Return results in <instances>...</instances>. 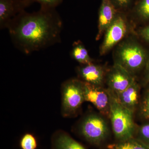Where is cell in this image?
I'll use <instances>...</instances> for the list:
<instances>
[{"label":"cell","mask_w":149,"mask_h":149,"mask_svg":"<svg viewBox=\"0 0 149 149\" xmlns=\"http://www.w3.org/2000/svg\"><path fill=\"white\" fill-rule=\"evenodd\" d=\"M140 89L139 84L135 80L124 91L114 94L121 104L134 113L139 102Z\"/></svg>","instance_id":"12"},{"label":"cell","mask_w":149,"mask_h":149,"mask_svg":"<svg viewBox=\"0 0 149 149\" xmlns=\"http://www.w3.org/2000/svg\"><path fill=\"white\" fill-rule=\"evenodd\" d=\"M141 113L144 118L149 119V89L143 101L141 107Z\"/></svg>","instance_id":"20"},{"label":"cell","mask_w":149,"mask_h":149,"mask_svg":"<svg viewBox=\"0 0 149 149\" xmlns=\"http://www.w3.org/2000/svg\"><path fill=\"white\" fill-rule=\"evenodd\" d=\"M118 12L111 0H102L99 11L98 30L96 40H100L114 20Z\"/></svg>","instance_id":"11"},{"label":"cell","mask_w":149,"mask_h":149,"mask_svg":"<svg viewBox=\"0 0 149 149\" xmlns=\"http://www.w3.org/2000/svg\"><path fill=\"white\" fill-rule=\"evenodd\" d=\"M108 149H149V146L141 140L134 138L109 145Z\"/></svg>","instance_id":"15"},{"label":"cell","mask_w":149,"mask_h":149,"mask_svg":"<svg viewBox=\"0 0 149 149\" xmlns=\"http://www.w3.org/2000/svg\"><path fill=\"white\" fill-rule=\"evenodd\" d=\"M79 133L89 143L98 146L106 139L109 128L103 118L92 113L83 118L79 128Z\"/></svg>","instance_id":"5"},{"label":"cell","mask_w":149,"mask_h":149,"mask_svg":"<svg viewBox=\"0 0 149 149\" xmlns=\"http://www.w3.org/2000/svg\"><path fill=\"white\" fill-rule=\"evenodd\" d=\"M85 101L93 104L102 114L109 116L110 98L108 91L101 86H96L83 82Z\"/></svg>","instance_id":"7"},{"label":"cell","mask_w":149,"mask_h":149,"mask_svg":"<svg viewBox=\"0 0 149 149\" xmlns=\"http://www.w3.org/2000/svg\"><path fill=\"white\" fill-rule=\"evenodd\" d=\"M70 56L81 65L88 64L93 62L87 49L83 43L79 40L74 42L72 45Z\"/></svg>","instance_id":"14"},{"label":"cell","mask_w":149,"mask_h":149,"mask_svg":"<svg viewBox=\"0 0 149 149\" xmlns=\"http://www.w3.org/2000/svg\"><path fill=\"white\" fill-rule=\"evenodd\" d=\"M80 80L96 86H101L104 79L105 72L103 67L93 62L81 65L76 69Z\"/></svg>","instance_id":"10"},{"label":"cell","mask_w":149,"mask_h":149,"mask_svg":"<svg viewBox=\"0 0 149 149\" xmlns=\"http://www.w3.org/2000/svg\"><path fill=\"white\" fill-rule=\"evenodd\" d=\"M128 31L126 13L118 11L112 23L105 32L100 48L101 55L105 54L124 38Z\"/></svg>","instance_id":"6"},{"label":"cell","mask_w":149,"mask_h":149,"mask_svg":"<svg viewBox=\"0 0 149 149\" xmlns=\"http://www.w3.org/2000/svg\"><path fill=\"white\" fill-rule=\"evenodd\" d=\"M110 98L109 117L115 137L118 141L133 138L135 125L133 112L118 101L114 93L108 89Z\"/></svg>","instance_id":"2"},{"label":"cell","mask_w":149,"mask_h":149,"mask_svg":"<svg viewBox=\"0 0 149 149\" xmlns=\"http://www.w3.org/2000/svg\"><path fill=\"white\" fill-rule=\"evenodd\" d=\"M19 145L21 149H37V139L31 133H25L20 139Z\"/></svg>","instance_id":"17"},{"label":"cell","mask_w":149,"mask_h":149,"mask_svg":"<svg viewBox=\"0 0 149 149\" xmlns=\"http://www.w3.org/2000/svg\"><path fill=\"white\" fill-rule=\"evenodd\" d=\"M131 11L133 16L141 20H149V0H138Z\"/></svg>","instance_id":"16"},{"label":"cell","mask_w":149,"mask_h":149,"mask_svg":"<svg viewBox=\"0 0 149 149\" xmlns=\"http://www.w3.org/2000/svg\"><path fill=\"white\" fill-rule=\"evenodd\" d=\"M140 34L145 41L149 43V24L141 29Z\"/></svg>","instance_id":"22"},{"label":"cell","mask_w":149,"mask_h":149,"mask_svg":"<svg viewBox=\"0 0 149 149\" xmlns=\"http://www.w3.org/2000/svg\"><path fill=\"white\" fill-rule=\"evenodd\" d=\"M139 135L142 139L141 141L149 143V124H145L139 129Z\"/></svg>","instance_id":"21"},{"label":"cell","mask_w":149,"mask_h":149,"mask_svg":"<svg viewBox=\"0 0 149 149\" xmlns=\"http://www.w3.org/2000/svg\"><path fill=\"white\" fill-rule=\"evenodd\" d=\"M114 56L115 63L133 75L146 66L149 59L146 50L138 42L132 40H125L120 44Z\"/></svg>","instance_id":"3"},{"label":"cell","mask_w":149,"mask_h":149,"mask_svg":"<svg viewBox=\"0 0 149 149\" xmlns=\"http://www.w3.org/2000/svg\"><path fill=\"white\" fill-rule=\"evenodd\" d=\"M62 115L71 117L78 112L85 101L83 82L71 79L65 81L61 87Z\"/></svg>","instance_id":"4"},{"label":"cell","mask_w":149,"mask_h":149,"mask_svg":"<svg viewBox=\"0 0 149 149\" xmlns=\"http://www.w3.org/2000/svg\"><path fill=\"white\" fill-rule=\"evenodd\" d=\"M28 7L24 0H0V28H7L11 20Z\"/></svg>","instance_id":"9"},{"label":"cell","mask_w":149,"mask_h":149,"mask_svg":"<svg viewBox=\"0 0 149 149\" xmlns=\"http://www.w3.org/2000/svg\"><path fill=\"white\" fill-rule=\"evenodd\" d=\"M63 27L56 8L41 6L37 11L22 12L11 20L7 29L14 46L28 55L60 42Z\"/></svg>","instance_id":"1"},{"label":"cell","mask_w":149,"mask_h":149,"mask_svg":"<svg viewBox=\"0 0 149 149\" xmlns=\"http://www.w3.org/2000/svg\"><path fill=\"white\" fill-rule=\"evenodd\" d=\"M135 80L134 75L116 63L110 69L107 76L109 89L116 95L125 90Z\"/></svg>","instance_id":"8"},{"label":"cell","mask_w":149,"mask_h":149,"mask_svg":"<svg viewBox=\"0 0 149 149\" xmlns=\"http://www.w3.org/2000/svg\"><path fill=\"white\" fill-rule=\"evenodd\" d=\"M51 149H87L75 141L68 133L59 130L54 133L51 139Z\"/></svg>","instance_id":"13"},{"label":"cell","mask_w":149,"mask_h":149,"mask_svg":"<svg viewBox=\"0 0 149 149\" xmlns=\"http://www.w3.org/2000/svg\"><path fill=\"white\" fill-rule=\"evenodd\" d=\"M147 144H148V145H149V143H147Z\"/></svg>","instance_id":"25"},{"label":"cell","mask_w":149,"mask_h":149,"mask_svg":"<svg viewBox=\"0 0 149 149\" xmlns=\"http://www.w3.org/2000/svg\"><path fill=\"white\" fill-rule=\"evenodd\" d=\"M63 0H24L27 7L33 3L37 2L41 5V6L56 8L62 3Z\"/></svg>","instance_id":"18"},{"label":"cell","mask_w":149,"mask_h":149,"mask_svg":"<svg viewBox=\"0 0 149 149\" xmlns=\"http://www.w3.org/2000/svg\"><path fill=\"white\" fill-rule=\"evenodd\" d=\"M138 1V0H136V2L137 1Z\"/></svg>","instance_id":"24"},{"label":"cell","mask_w":149,"mask_h":149,"mask_svg":"<svg viewBox=\"0 0 149 149\" xmlns=\"http://www.w3.org/2000/svg\"><path fill=\"white\" fill-rule=\"evenodd\" d=\"M111 1L118 11L125 13L131 10L133 3V0H111Z\"/></svg>","instance_id":"19"},{"label":"cell","mask_w":149,"mask_h":149,"mask_svg":"<svg viewBox=\"0 0 149 149\" xmlns=\"http://www.w3.org/2000/svg\"><path fill=\"white\" fill-rule=\"evenodd\" d=\"M146 80L149 82V59L146 65Z\"/></svg>","instance_id":"23"}]
</instances>
